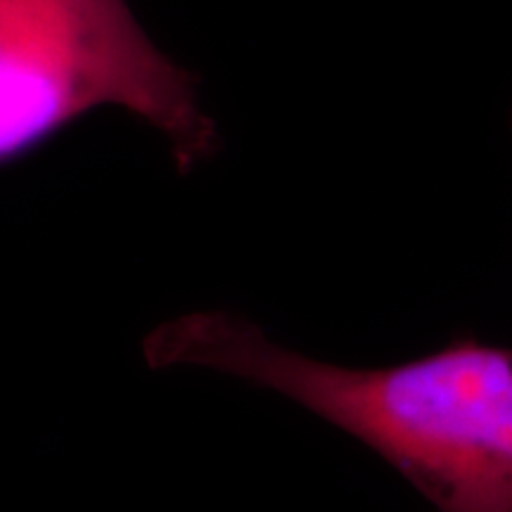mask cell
Here are the masks:
<instances>
[{
    "label": "cell",
    "instance_id": "cell-1",
    "mask_svg": "<svg viewBox=\"0 0 512 512\" xmlns=\"http://www.w3.org/2000/svg\"><path fill=\"white\" fill-rule=\"evenodd\" d=\"M145 358L287 396L373 448L439 512H512V349L456 339L406 363L347 368L280 347L233 313L195 311L152 330Z\"/></svg>",
    "mask_w": 512,
    "mask_h": 512
},
{
    "label": "cell",
    "instance_id": "cell-2",
    "mask_svg": "<svg viewBox=\"0 0 512 512\" xmlns=\"http://www.w3.org/2000/svg\"><path fill=\"white\" fill-rule=\"evenodd\" d=\"M100 107L157 128L181 174L219 150L197 79L152 43L126 0H0V164Z\"/></svg>",
    "mask_w": 512,
    "mask_h": 512
}]
</instances>
